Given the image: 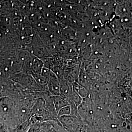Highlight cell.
<instances>
[{
    "label": "cell",
    "mask_w": 132,
    "mask_h": 132,
    "mask_svg": "<svg viewBox=\"0 0 132 132\" xmlns=\"http://www.w3.org/2000/svg\"><path fill=\"white\" fill-rule=\"evenodd\" d=\"M44 118L42 116L38 114H36L31 117L29 119V121L31 125H35L40 124V123L42 122Z\"/></svg>",
    "instance_id": "6da1fadb"
},
{
    "label": "cell",
    "mask_w": 132,
    "mask_h": 132,
    "mask_svg": "<svg viewBox=\"0 0 132 132\" xmlns=\"http://www.w3.org/2000/svg\"><path fill=\"white\" fill-rule=\"evenodd\" d=\"M31 124L29 122V120H27L22 123L18 128L17 132H27L31 126Z\"/></svg>",
    "instance_id": "7a4b0ae2"
},
{
    "label": "cell",
    "mask_w": 132,
    "mask_h": 132,
    "mask_svg": "<svg viewBox=\"0 0 132 132\" xmlns=\"http://www.w3.org/2000/svg\"><path fill=\"white\" fill-rule=\"evenodd\" d=\"M27 132H42V127L40 124L31 125Z\"/></svg>",
    "instance_id": "3957f363"
},
{
    "label": "cell",
    "mask_w": 132,
    "mask_h": 132,
    "mask_svg": "<svg viewBox=\"0 0 132 132\" xmlns=\"http://www.w3.org/2000/svg\"><path fill=\"white\" fill-rule=\"evenodd\" d=\"M70 113V110L68 108V107H64L62 108L58 112V116L59 117L66 116L67 115L69 114Z\"/></svg>",
    "instance_id": "277c9868"
}]
</instances>
